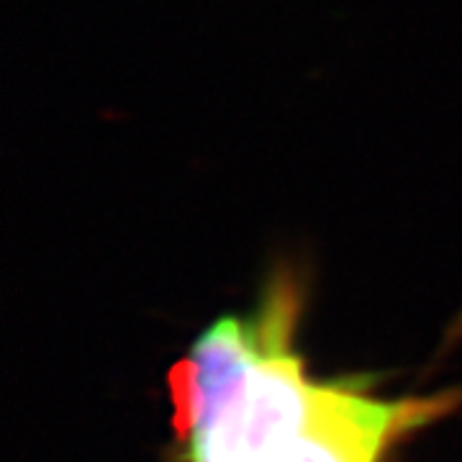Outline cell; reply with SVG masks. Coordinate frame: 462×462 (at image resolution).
I'll use <instances>...</instances> for the list:
<instances>
[{
	"label": "cell",
	"instance_id": "cell-1",
	"mask_svg": "<svg viewBox=\"0 0 462 462\" xmlns=\"http://www.w3.org/2000/svg\"><path fill=\"white\" fill-rule=\"evenodd\" d=\"M300 309V291L291 275L270 282L260 311L249 319L224 316L200 334L188 360L170 373L175 398V430L190 439L208 427L231 393L273 346L291 342Z\"/></svg>",
	"mask_w": 462,
	"mask_h": 462
},
{
	"label": "cell",
	"instance_id": "cell-3",
	"mask_svg": "<svg viewBox=\"0 0 462 462\" xmlns=\"http://www.w3.org/2000/svg\"><path fill=\"white\" fill-rule=\"evenodd\" d=\"M462 391L380 401L349 385H316L306 419L282 462H378L403 434L460 403Z\"/></svg>",
	"mask_w": 462,
	"mask_h": 462
},
{
	"label": "cell",
	"instance_id": "cell-2",
	"mask_svg": "<svg viewBox=\"0 0 462 462\" xmlns=\"http://www.w3.org/2000/svg\"><path fill=\"white\" fill-rule=\"evenodd\" d=\"M314 383L291 342L273 346L231 393L216 419L196 431L190 462H282L300 430Z\"/></svg>",
	"mask_w": 462,
	"mask_h": 462
}]
</instances>
